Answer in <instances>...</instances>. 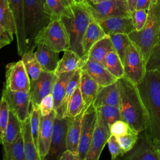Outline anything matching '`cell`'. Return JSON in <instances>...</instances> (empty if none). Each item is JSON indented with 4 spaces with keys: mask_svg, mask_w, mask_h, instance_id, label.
Segmentation results:
<instances>
[{
    "mask_svg": "<svg viewBox=\"0 0 160 160\" xmlns=\"http://www.w3.org/2000/svg\"><path fill=\"white\" fill-rule=\"evenodd\" d=\"M133 25L136 31H139L144 27L148 18V11L144 9H135L131 13Z\"/></svg>",
    "mask_w": 160,
    "mask_h": 160,
    "instance_id": "7bdbcfd3",
    "label": "cell"
},
{
    "mask_svg": "<svg viewBox=\"0 0 160 160\" xmlns=\"http://www.w3.org/2000/svg\"><path fill=\"white\" fill-rule=\"evenodd\" d=\"M122 63L125 76L136 84L140 83L147 71L146 63L141 51L132 41L126 51Z\"/></svg>",
    "mask_w": 160,
    "mask_h": 160,
    "instance_id": "ba28073f",
    "label": "cell"
},
{
    "mask_svg": "<svg viewBox=\"0 0 160 160\" xmlns=\"http://www.w3.org/2000/svg\"><path fill=\"white\" fill-rule=\"evenodd\" d=\"M146 69L160 72V34L146 62Z\"/></svg>",
    "mask_w": 160,
    "mask_h": 160,
    "instance_id": "f35d334b",
    "label": "cell"
},
{
    "mask_svg": "<svg viewBox=\"0 0 160 160\" xmlns=\"http://www.w3.org/2000/svg\"><path fill=\"white\" fill-rule=\"evenodd\" d=\"M57 76L54 72L42 71L39 77L31 82L29 94L32 103L38 106L41 100L47 95L51 94L53 85Z\"/></svg>",
    "mask_w": 160,
    "mask_h": 160,
    "instance_id": "9a60e30c",
    "label": "cell"
},
{
    "mask_svg": "<svg viewBox=\"0 0 160 160\" xmlns=\"http://www.w3.org/2000/svg\"><path fill=\"white\" fill-rule=\"evenodd\" d=\"M151 0H138L136 3V9L148 10Z\"/></svg>",
    "mask_w": 160,
    "mask_h": 160,
    "instance_id": "c3c4849f",
    "label": "cell"
},
{
    "mask_svg": "<svg viewBox=\"0 0 160 160\" xmlns=\"http://www.w3.org/2000/svg\"><path fill=\"white\" fill-rule=\"evenodd\" d=\"M119 104L120 95L118 81L106 86H99L93 102L95 108L104 105L119 107Z\"/></svg>",
    "mask_w": 160,
    "mask_h": 160,
    "instance_id": "44dd1931",
    "label": "cell"
},
{
    "mask_svg": "<svg viewBox=\"0 0 160 160\" xmlns=\"http://www.w3.org/2000/svg\"><path fill=\"white\" fill-rule=\"evenodd\" d=\"M21 126L26 160H41L38 148L32 136L29 116L24 121L21 122Z\"/></svg>",
    "mask_w": 160,
    "mask_h": 160,
    "instance_id": "cb8c5ba5",
    "label": "cell"
},
{
    "mask_svg": "<svg viewBox=\"0 0 160 160\" xmlns=\"http://www.w3.org/2000/svg\"><path fill=\"white\" fill-rule=\"evenodd\" d=\"M127 1H128V4L129 6V9L132 13V12H133L136 9V3H137L138 0H127Z\"/></svg>",
    "mask_w": 160,
    "mask_h": 160,
    "instance_id": "681fc988",
    "label": "cell"
},
{
    "mask_svg": "<svg viewBox=\"0 0 160 160\" xmlns=\"http://www.w3.org/2000/svg\"><path fill=\"white\" fill-rule=\"evenodd\" d=\"M74 0H45V11L50 20L60 19Z\"/></svg>",
    "mask_w": 160,
    "mask_h": 160,
    "instance_id": "d6a6232c",
    "label": "cell"
},
{
    "mask_svg": "<svg viewBox=\"0 0 160 160\" xmlns=\"http://www.w3.org/2000/svg\"><path fill=\"white\" fill-rule=\"evenodd\" d=\"M139 136V133L132 129L126 134L117 138L118 141L125 154L134 146Z\"/></svg>",
    "mask_w": 160,
    "mask_h": 160,
    "instance_id": "ab89813d",
    "label": "cell"
},
{
    "mask_svg": "<svg viewBox=\"0 0 160 160\" xmlns=\"http://www.w3.org/2000/svg\"><path fill=\"white\" fill-rule=\"evenodd\" d=\"M75 71L64 72L57 76L51 92L54 99V109L55 111L61 106L65 96L68 82Z\"/></svg>",
    "mask_w": 160,
    "mask_h": 160,
    "instance_id": "4316f807",
    "label": "cell"
},
{
    "mask_svg": "<svg viewBox=\"0 0 160 160\" xmlns=\"http://www.w3.org/2000/svg\"><path fill=\"white\" fill-rule=\"evenodd\" d=\"M119 159L126 160H159L154 141L146 131L139 133L134 146Z\"/></svg>",
    "mask_w": 160,
    "mask_h": 160,
    "instance_id": "7c38bea8",
    "label": "cell"
},
{
    "mask_svg": "<svg viewBox=\"0 0 160 160\" xmlns=\"http://www.w3.org/2000/svg\"><path fill=\"white\" fill-rule=\"evenodd\" d=\"M89 1L92 2L94 3H97V2H102V1H111V0H88Z\"/></svg>",
    "mask_w": 160,
    "mask_h": 160,
    "instance_id": "f907efd6",
    "label": "cell"
},
{
    "mask_svg": "<svg viewBox=\"0 0 160 160\" xmlns=\"http://www.w3.org/2000/svg\"><path fill=\"white\" fill-rule=\"evenodd\" d=\"M59 160H79V154L71 150L66 149L61 155Z\"/></svg>",
    "mask_w": 160,
    "mask_h": 160,
    "instance_id": "7dc6e473",
    "label": "cell"
},
{
    "mask_svg": "<svg viewBox=\"0 0 160 160\" xmlns=\"http://www.w3.org/2000/svg\"><path fill=\"white\" fill-rule=\"evenodd\" d=\"M111 135L109 125L104 121L98 112L96 126L86 160H98Z\"/></svg>",
    "mask_w": 160,
    "mask_h": 160,
    "instance_id": "5bb4252c",
    "label": "cell"
},
{
    "mask_svg": "<svg viewBox=\"0 0 160 160\" xmlns=\"http://www.w3.org/2000/svg\"><path fill=\"white\" fill-rule=\"evenodd\" d=\"M108 146L109 152L111 156V159L114 160L118 158H120L123 156L125 153L121 147L120 146L117 138L113 135H111L108 141Z\"/></svg>",
    "mask_w": 160,
    "mask_h": 160,
    "instance_id": "ee69618b",
    "label": "cell"
},
{
    "mask_svg": "<svg viewBox=\"0 0 160 160\" xmlns=\"http://www.w3.org/2000/svg\"><path fill=\"white\" fill-rule=\"evenodd\" d=\"M4 86L13 91L29 92L31 81L22 60L11 62L6 67Z\"/></svg>",
    "mask_w": 160,
    "mask_h": 160,
    "instance_id": "30bf717a",
    "label": "cell"
},
{
    "mask_svg": "<svg viewBox=\"0 0 160 160\" xmlns=\"http://www.w3.org/2000/svg\"><path fill=\"white\" fill-rule=\"evenodd\" d=\"M34 42L45 44L58 52L70 49L68 32L60 19L51 20L38 32Z\"/></svg>",
    "mask_w": 160,
    "mask_h": 160,
    "instance_id": "8992f818",
    "label": "cell"
},
{
    "mask_svg": "<svg viewBox=\"0 0 160 160\" xmlns=\"http://www.w3.org/2000/svg\"><path fill=\"white\" fill-rule=\"evenodd\" d=\"M38 107L41 116H46L49 115L54 110V99L52 94L45 96Z\"/></svg>",
    "mask_w": 160,
    "mask_h": 160,
    "instance_id": "f6af8a7d",
    "label": "cell"
},
{
    "mask_svg": "<svg viewBox=\"0 0 160 160\" xmlns=\"http://www.w3.org/2000/svg\"><path fill=\"white\" fill-rule=\"evenodd\" d=\"M13 33L0 27V48L11 44L13 40Z\"/></svg>",
    "mask_w": 160,
    "mask_h": 160,
    "instance_id": "bcb514c9",
    "label": "cell"
},
{
    "mask_svg": "<svg viewBox=\"0 0 160 160\" xmlns=\"http://www.w3.org/2000/svg\"><path fill=\"white\" fill-rule=\"evenodd\" d=\"M137 87L146 113V131L154 141L160 140V72L147 71Z\"/></svg>",
    "mask_w": 160,
    "mask_h": 160,
    "instance_id": "6da1fadb",
    "label": "cell"
},
{
    "mask_svg": "<svg viewBox=\"0 0 160 160\" xmlns=\"http://www.w3.org/2000/svg\"><path fill=\"white\" fill-rule=\"evenodd\" d=\"M56 115V111L54 109L48 116H41L38 148L41 160H44L49 152Z\"/></svg>",
    "mask_w": 160,
    "mask_h": 160,
    "instance_id": "e0dca14e",
    "label": "cell"
},
{
    "mask_svg": "<svg viewBox=\"0 0 160 160\" xmlns=\"http://www.w3.org/2000/svg\"><path fill=\"white\" fill-rule=\"evenodd\" d=\"M36 45L34 44L29 50L21 56L22 61L31 82L36 80L40 76L42 69L35 54Z\"/></svg>",
    "mask_w": 160,
    "mask_h": 160,
    "instance_id": "f1b7e54d",
    "label": "cell"
},
{
    "mask_svg": "<svg viewBox=\"0 0 160 160\" xmlns=\"http://www.w3.org/2000/svg\"><path fill=\"white\" fill-rule=\"evenodd\" d=\"M2 96L6 99L10 110L18 116L21 122L24 121L29 116L31 104L29 92L13 91L4 85Z\"/></svg>",
    "mask_w": 160,
    "mask_h": 160,
    "instance_id": "4fadbf2b",
    "label": "cell"
},
{
    "mask_svg": "<svg viewBox=\"0 0 160 160\" xmlns=\"http://www.w3.org/2000/svg\"><path fill=\"white\" fill-rule=\"evenodd\" d=\"M88 56H81L74 51L69 49L64 51V54L61 59H59L57 68L54 72L56 76L67 72L76 71L81 69Z\"/></svg>",
    "mask_w": 160,
    "mask_h": 160,
    "instance_id": "ffe728a7",
    "label": "cell"
},
{
    "mask_svg": "<svg viewBox=\"0 0 160 160\" xmlns=\"http://www.w3.org/2000/svg\"><path fill=\"white\" fill-rule=\"evenodd\" d=\"M81 69L86 71L99 86H106L118 81V79L102 63L95 61L89 58L82 66Z\"/></svg>",
    "mask_w": 160,
    "mask_h": 160,
    "instance_id": "ac0fdd59",
    "label": "cell"
},
{
    "mask_svg": "<svg viewBox=\"0 0 160 160\" xmlns=\"http://www.w3.org/2000/svg\"><path fill=\"white\" fill-rule=\"evenodd\" d=\"M102 119L109 126L118 120L121 119L119 107L104 105L96 108Z\"/></svg>",
    "mask_w": 160,
    "mask_h": 160,
    "instance_id": "74e56055",
    "label": "cell"
},
{
    "mask_svg": "<svg viewBox=\"0 0 160 160\" xmlns=\"http://www.w3.org/2000/svg\"><path fill=\"white\" fill-rule=\"evenodd\" d=\"M79 86L85 109H87L94 102L99 85L91 77L86 71L81 69Z\"/></svg>",
    "mask_w": 160,
    "mask_h": 160,
    "instance_id": "603a6c76",
    "label": "cell"
},
{
    "mask_svg": "<svg viewBox=\"0 0 160 160\" xmlns=\"http://www.w3.org/2000/svg\"><path fill=\"white\" fill-rule=\"evenodd\" d=\"M9 7L14 15L16 26L17 49L19 56L27 52L24 26V0H8Z\"/></svg>",
    "mask_w": 160,
    "mask_h": 160,
    "instance_id": "2e32d148",
    "label": "cell"
},
{
    "mask_svg": "<svg viewBox=\"0 0 160 160\" xmlns=\"http://www.w3.org/2000/svg\"><path fill=\"white\" fill-rule=\"evenodd\" d=\"M36 45L35 54L42 69L48 72H54L59 61V52L41 43Z\"/></svg>",
    "mask_w": 160,
    "mask_h": 160,
    "instance_id": "7402d4cb",
    "label": "cell"
},
{
    "mask_svg": "<svg viewBox=\"0 0 160 160\" xmlns=\"http://www.w3.org/2000/svg\"><path fill=\"white\" fill-rule=\"evenodd\" d=\"M27 51L34 45L38 32L50 21L45 11V0H24Z\"/></svg>",
    "mask_w": 160,
    "mask_h": 160,
    "instance_id": "5b68a950",
    "label": "cell"
},
{
    "mask_svg": "<svg viewBox=\"0 0 160 160\" xmlns=\"http://www.w3.org/2000/svg\"><path fill=\"white\" fill-rule=\"evenodd\" d=\"M79 1L87 7L95 21L116 16L131 17L127 0H111L97 3L88 0Z\"/></svg>",
    "mask_w": 160,
    "mask_h": 160,
    "instance_id": "52a82bcc",
    "label": "cell"
},
{
    "mask_svg": "<svg viewBox=\"0 0 160 160\" xmlns=\"http://www.w3.org/2000/svg\"><path fill=\"white\" fill-rule=\"evenodd\" d=\"M10 109L6 99L4 97H1L0 104V138L2 140L4 136L6 129L7 128Z\"/></svg>",
    "mask_w": 160,
    "mask_h": 160,
    "instance_id": "60d3db41",
    "label": "cell"
},
{
    "mask_svg": "<svg viewBox=\"0 0 160 160\" xmlns=\"http://www.w3.org/2000/svg\"><path fill=\"white\" fill-rule=\"evenodd\" d=\"M85 109L84 102L80 89V86L76 88L68 104L66 116L75 117L82 112Z\"/></svg>",
    "mask_w": 160,
    "mask_h": 160,
    "instance_id": "d590c367",
    "label": "cell"
},
{
    "mask_svg": "<svg viewBox=\"0 0 160 160\" xmlns=\"http://www.w3.org/2000/svg\"><path fill=\"white\" fill-rule=\"evenodd\" d=\"M71 117L56 116L49 152L45 159L59 160L62 154L67 149L66 140Z\"/></svg>",
    "mask_w": 160,
    "mask_h": 160,
    "instance_id": "9c48e42d",
    "label": "cell"
},
{
    "mask_svg": "<svg viewBox=\"0 0 160 160\" xmlns=\"http://www.w3.org/2000/svg\"><path fill=\"white\" fill-rule=\"evenodd\" d=\"M81 71V69L76 70L74 73L73 76H72V78H71L70 81H69L62 103L61 106L57 110H56V116H58V117L66 116L68 106V104L70 101V99L74 91H75L76 88L79 86V84H80Z\"/></svg>",
    "mask_w": 160,
    "mask_h": 160,
    "instance_id": "f546056e",
    "label": "cell"
},
{
    "mask_svg": "<svg viewBox=\"0 0 160 160\" xmlns=\"http://www.w3.org/2000/svg\"><path fill=\"white\" fill-rule=\"evenodd\" d=\"M160 34V0H151L142 29L129 33L131 41L141 51L146 63Z\"/></svg>",
    "mask_w": 160,
    "mask_h": 160,
    "instance_id": "277c9868",
    "label": "cell"
},
{
    "mask_svg": "<svg viewBox=\"0 0 160 160\" xmlns=\"http://www.w3.org/2000/svg\"><path fill=\"white\" fill-rule=\"evenodd\" d=\"M109 35L111 38L114 51L118 53L122 62H123L126 51L131 42L129 35L124 33L111 34Z\"/></svg>",
    "mask_w": 160,
    "mask_h": 160,
    "instance_id": "8d00e7d4",
    "label": "cell"
},
{
    "mask_svg": "<svg viewBox=\"0 0 160 160\" xmlns=\"http://www.w3.org/2000/svg\"><path fill=\"white\" fill-rule=\"evenodd\" d=\"M3 150L4 160H26L22 132L12 143L3 146Z\"/></svg>",
    "mask_w": 160,
    "mask_h": 160,
    "instance_id": "1f68e13d",
    "label": "cell"
},
{
    "mask_svg": "<svg viewBox=\"0 0 160 160\" xmlns=\"http://www.w3.org/2000/svg\"><path fill=\"white\" fill-rule=\"evenodd\" d=\"M102 64L118 79L125 76L123 63L115 51H111L108 54Z\"/></svg>",
    "mask_w": 160,
    "mask_h": 160,
    "instance_id": "e575fe53",
    "label": "cell"
},
{
    "mask_svg": "<svg viewBox=\"0 0 160 160\" xmlns=\"http://www.w3.org/2000/svg\"><path fill=\"white\" fill-rule=\"evenodd\" d=\"M112 51L114 49L111 38L109 34H106L92 46L88 52V58L102 64L108 54Z\"/></svg>",
    "mask_w": 160,
    "mask_h": 160,
    "instance_id": "83f0119b",
    "label": "cell"
},
{
    "mask_svg": "<svg viewBox=\"0 0 160 160\" xmlns=\"http://www.w3.org/2000/svg\"><path fill=\"white\" fill-rule=\"evenodd\" d=\"M157 152H158V155L159 160H160V148H157Z\"/></svg>",
    "mask_w": 160,
    "mask_h": 160,
    "instance_id": "f5cc1de1",
    "label": "cell"
},
{
    "mask_svg": "<svg viewBox=\"0 0 160 160\" xmlns=\"http://www.w3.org/2000/svg\"><path fill=\"white\" fill-rule=\"evenodd\" d=\"M0 27L15 35L16 34L14 15L8 0H0Z\"/></svg>",
    "mask_w": 160,
    "mask_h": 160,
    "instance_id": "836d02e7",
    "label": "cell"
},
{
    "mask_svg": "<svg viewBox=\"0 0 160 160\" xmlns=\"http://www.w3.org/2000/svg\"><path fill=\"white\" fill-rule=\"evenodd\" d=\"M60 20L68 32L70 49L82 56V39L89 24L93 20L89 11L81 1L74 0Z\"/></svg>",
    "mask_w": 160,
    "mask_h": 160,
    "instance_id": "3957f363",
    "label": "cell"
},
{
    "mask_svg": "<svg viewBox=\"0 0 160 160\" xmlns=\"http://www.w3.org/2000/svg\"><path fill=\"white\" fill-rule=\"evenodd\" d=\"M85 110L86 109H84L78 116L71 118V121L68 130L66 140L67 149L71 150L78 154L81 138L82 120Z\"/></svg>",
    "mask_w": 160,
    "mask_h": 160,
    "instance_id": "d4e9b609",
    "label": "cell"
},
{
    "mask_svg": "<svg viewBox=\"0 0 160 160\" xmlns=\"http://www.w3.org/2000/svg\"><path fill=\"white\" fill-rule=\"evenodd\" d=\"M97 21L106 34L124 33L129 34L135 30L131 17L116 16Z\"/></svg>",
    "mask_w": 160,
    "mask_h": 160,
    "instance_id": "d6986e66",
    "label": "cell"
},
{
    "mask_svg": "<svg viewBox=\"0 0 160 160\" xmlns=\"http://www.w3.org/2000/svg\"><path fill=\"white\" fill-rule=\"evenodd\" d=\"M106 34L95 20H92L89 24L81 41L83 56H88V52L92 46L105 36Z\"/></svg>",
    "mask_w": 160,
    "mask_h": 160,
    "instance_id": "484cf974",
    "label": "cell"
},
{
    "mask_svg": "<svg viewBox=\"0 0 160 160\" xmlns=\"http://www.w3.org/2000/svg\"><path fill=\"white\" fill-rule=\"evenodd\" d=\"M21 134V122L18 116L10 110L9 120L6 129L5 134L1 143L2 146L9 145L16 140Z\"/></svg>",
    "mask_w": 160,
    "mask_h": 160,
    "instance_id": "4dcf8cb0",
    "label": "cell"
},
{
    "mask_svg": "<svg viewBox=\"0 0 160 160\" xmlns=\"http://www.w3.org/2000/svg\"><path fill=\"white\" fill-rule=\"evenodd\" d=\"M111 134L116 138L124 136L128 133L132 128L124 121L120 119L115 121L109 126Z\"/></svg>",
    "mask_w": 160,
    "mask_h": 160,
    "instance_id": "b9f144b4",
    "label": "cell"
},
{
    "mask_svg": "<svg viewBox=\"0 0 160 160\" xmlns=\"http://www.w3.org/2000/svg\"><path fill=\"white\" fill-rule=\"evenodd\" d=\"M121 119L134 131L141 132L147 128V116L137 84L125 76L118 79Z\"/></svg>",
    "mask_w": 160,
    "mask_h": 160,
    "instance_id": "7a4b0ae2",
    "label": "cell"
},
{
    "mask_svg": "<svg viewBox=\"0 0 160 160\" xmlns=\"http://www.w3.org/2000/svg\"><path fill=\"white\" fill-rule=\"evenodd\" d=\"M98 112L93 103L83 114L78 154L79 160H86L97 122Z\"/></svg>",
    "mask_w": 160,
    "mask_h": 160,
    "instance_id": "8fae6325",
    "label": "cell"
},
{
    "mask_svg": "<svg viewBox=\"0 0 160 160\" xmlns=\"http://www.w3.org/2000/svg\"><path fill=\"white\" fill-rule=\"evenodd\" d=\"M154 144L156 146L157 148H160V140H158V141H154Z\"/></svg>",
    "mask_w": 160,
    "mask_h": 160,
    "instance_id": "816d5d0a",
    "label": "cell"
}]
</instances>
